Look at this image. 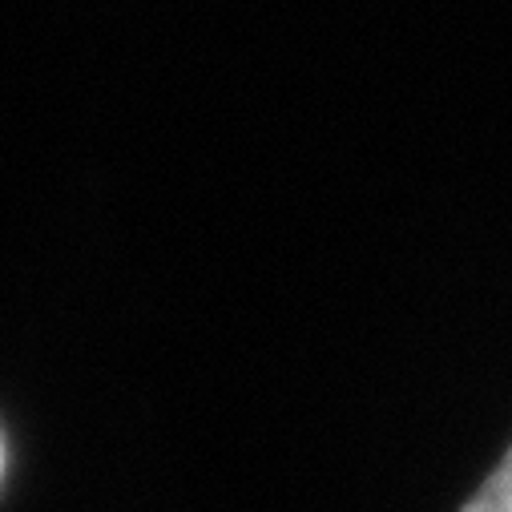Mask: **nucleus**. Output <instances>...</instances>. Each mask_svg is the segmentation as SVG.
I'll return each instance as SVG.
<instances>
[{
	"label": "nucleus",
	"mask_w": 512,
	"mask_h": 512,
	"mask_svg": "<svg viewBox=\"0 0 512 512\" xmlns=\"http://www.w3.org/2000/svg\"><path fill=\"white\" fill-rule=\"evenodd\" d=\"M464 512H512V448L496 464V472L480 484V492L464 504Z\"/></svg>",
	"instance_id": "obj_1"
},
{
	"label": "nucleus",
	"mask_w": 512,
	"mask_h": 512,
	"mask_svg": "<svg viewBox=\"0 0 512 512\" xmlns=\"http://www.w3.org/2000/svg\"><path fill=\"white\" fill-rule=\"evenodd\" d=\"M0 476H5V440H0Z\"/></svg>",
	"instance_id": "obj_2"
}]
</instances>
